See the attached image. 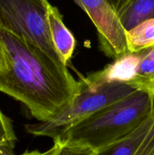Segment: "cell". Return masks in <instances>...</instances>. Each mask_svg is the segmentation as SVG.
Wrapping results in <instances>:
<instances>
[{
	"label": "cell",
	"mask_w": 154,
	"mask_h": 155,
	"mask_svg": "<svg viewBox=\"0 0 154 155\" xmlns=\"http://www.w3.org/2000/svg\"><path fill=\"white\" fill-rule=\"evenodd\" d=\"M79 81L39 48L0 27V92L25 105L45 121L66 107Z\"/></svg>",
	"instance_id": "cell-1"
},
{
	"label": "cell",
	"mask_w": 154,
	"mask_h": 155,
	"mask_svg": "<svg viewBox=\"0 0 154 155\" xmlns=\"http://www.w3.org/2000/svg\"><path fill=\"white\" fill-rule=\"evenodd\" d=\"M153 111V96L147 91L137 89L89 115L57 140L99 151L130 134Z\"/></svg>",
	"instance_id": "cell-2"
},
{
	"label": "cell",
	"mask_w": 154,
	"mask_h": 155,
	"mask_svg": "<svg viewBox=\"0 0 154 155\" xmlns=\"http://www.w3.org/2000/svg\"><path fill=\"white\" fill-rule=\"evenodd\" d=\"M79 81V90L72 101L47 120L27 124L25 129L27 133L57 140L66 130L89 115L137 89L121 82L98 83L91 81L87 77Z\"/></svg>",
	"instance_id": "cell-3"
},
{
	"label": "cell",
	"mask_w": 154,
	"mask_h": 155,
	"mask_svg": "<svg viewBox=\"0 0 154 155\" xmlns=\"http://www.w3.org/2000/svg\"><path fill=\"white\" fill-rule=\"evenodd\" d=\"M48 0H0V27L11 32L67 70L56 51L48 24Z\"/></svg>",
	"instance_id": "cell-4"
},
{
	"label": "cell",
	"mask_w": 154,
	"mask_h": 155,
	"mask_svg": "<svg viewBox=\"0 0 154 155\" xmlns=\"http://www.w3.org/2000/svg\"><path fill=\"white\" fill-rule=\"evenodd\" d=\"M140 61V52H128L115 59L102 71L89 74L87 77L93 82H121L131 85ZM135 88V87H134Z\"/></svg>",
	"instance_id": "cell-5"
},
{
	"label": "cell",
	"mask_w": 154,
	"mask_h": 155,
	"mask_svg": "<svg viewBox=\"0 0 154 155\" xmlns=\"http://www.w3.org/2000/svg\"><path fill=\"white\" fill-rule=\"evenodd\" d=\"M125 30L154 18V0H107Z\"/></svg>",
	"instance_id": "cell-6"
},
{
	"label": "cell",
	"mask_w": 154,
	"mask_h": 155,
	"mask_svg": "<svg viewBox=\"0 0 154 155\" xmlns=\"http://www.w3.org/2000/svg\"><path fill=\"white\" fill-rule=\"evenodd\" d=\"M48 24L53 45L63 63L67 66L75 49V39L63 23V16L58 9L51 5L48 11Z\"/></svg>",
	"instance_id": "cell-7"
},
{
	"label": "cell",
	"mask_w": 154,
	"mask_h": 155,
	"mask_svg": "<svg viewBox=\"0 0 154 155\" xmlns=\"http://www.w3.org/2000/svg\"><path fill=\"white\" fill-rule=\"evenodd\" d=\"M154 126V111L136 130L118 142L98 151L97 155H133Z\"/></svg>",
	"instance_id": "cell-8"
},
{
	"label": "cell",
	"mask_w": 154,
	"mask_h": 155,
	"mask_svg": "<svg viewBox=\"0 0 154 155\" xmlns=\"http://www.w3.org/2000/svg\"><path fill=\"white\" fill-rule=\"evenodd\" d=\"M139 52L140 61L131 86L147 91L154 98V45Z\"/></svg>",
	"instance_id": "cell-9"
},
{
	"label": "cell",
	"mask_w": 154,
	"mask_h": 155,
	"mask_svg": "<svg viewBox=\"0 0 154 155\" xmlns=\"http://www.w3.org/2000/svg\"><path fill=\"white\" fill-rule=\"evenodd\" d=\"M126 42L130 52H137L154 45V18L146 20L126 31Z\"/></svg>",
	"instance_id": "cell-10"
},
{
	"label": "cell",
	"mask_w": 154,
	"mask_h": 155,
	"mask_svg": "<svg viewBox=\"0 0 154 155\" xmlns=\"http://www.w3.org/2000/svg\"><path fill=\"white\" fill-rule=\"evenodd\" d=\"M82 10L94 22H101L107 19L113 12L107 0H79Z\"/></svg>",
	"instance_id": "cell-11"
},
{
	"label": "cell",
	"mask_w": 154,
	"mask_h": 155,
	"mask_svg": "<svg viewBox=\"0 0 154 155\" xmlns=\"http://www.w3.org/2000/svg\"><path fill=\"white\" fill-rule=\"evenodd\" d=\"M16 141L11 121L0 110V146L14 147Z\"/></svg>",
	"instance_id": "cell-12"
},
{
	"label": "cell",
	"mask_w": 154,
	"mask_h": 155,
	"mask_svg": "<svg viewBox=\"0 0 154 155\" xmlns=\"http://www.w3.org/2000/svg\"><path fill=\"white\" fill-rule=\"evenodd\" d=\"M62 146V143L59 140L54 141V145L49 149L45 151H40L38 150L24 151L21 155H57ZM14 148L11 146H0V155H15L14 153Z\"/></svg>",
	"instance_id": "cell-13"
},
{
	"label": "cell",
	"mask_w": 154,
	"mask_h": 155,
	"mask_svg": "<svg viewBox=\"0 0 154 155\" xmlns=\"http://www.w3.org/2000/svg\"><path fill=\"white\" fill-rule=\"evenodd\" d=\"M62 143V142H61ZM98 151L89 147L77 144L62 143L57 155H97Z\"/></svg>",
	"instance_id": "cell-14"
},
{
	"label": "cell",
	"mask_w": 154,
	"mask_h": 155,
	"mask_svg": "<svg viewBox=\"0 0 154 155\" xmlns=\"http://www.w3.org/2000/svg\"><path fill=\"white\" fill-rule=\"evenodd\" d=\"M73 1L75 2V3L79 6V7H80L82 9V4H81V2H80L79 0H73Z\"/></svg>",
	"instance_id": "cell-15"
}]
</instances>
